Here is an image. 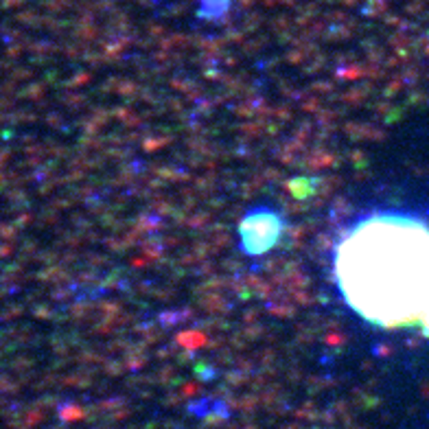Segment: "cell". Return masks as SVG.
Masks as SVG:
<instances>
[{"instance_id": "1", "label": "cell", "mask_w": 429, "mask_h": 429, "mask_svg": "<svg viewBox=\"0 0 429 429\" xmlns=\"http://www.w3.org/2000/svg\"><path fill=\"white\" fill-rule=\"evenodd\" d=\"M333 274L364 320L384 328L419 324L429 300V226L401 213L362 219L337 243Z\"/></svg>"}, {"instance_id": "3", "label": "cell", "mask_w": 429, "mask_h": 429, "mask_svg": "<svg viewBox=\"0 0 429 429\" xmlns=\"http://www.w3.org/2000/svg\"><path fill=\"white\" fill-rule=\"evenodd\" d=\"M423 328H425V333L429 337V300H427V306H425V311H423V317H421V322H419Z\"/></svg>"}, {"instance_id": "2", "label": "cell", "mask_w": 429, "mask_h": 429, "mask_svg": "<svg viewBox=\"0 0 429 429\" xmlns=\"http://www.w3.org/2000/svg\"><path fill=\"white\" fill-rule=\"evenodd\" d=\"M280 232V224L274 215H254L243 224V241L252 252H263L272 245Z\"/></svg>"}]
</instances>
